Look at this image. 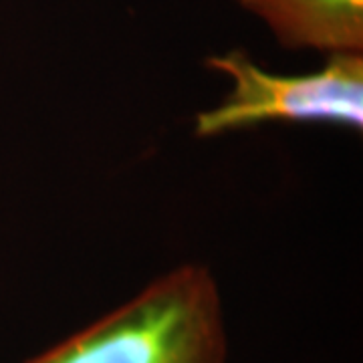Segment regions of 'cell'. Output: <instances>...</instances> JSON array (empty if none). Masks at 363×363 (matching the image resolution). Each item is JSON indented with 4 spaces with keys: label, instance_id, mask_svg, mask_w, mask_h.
<instances>
[{
    "label": "cell",
    "instance_id": "7a4b0ae2",
    "mask_svg": "<svg viewBox=\"0 0 363 363\" xmlns=\"http://www.w3.org/2000/svg\"><path fill=\"white\" fill-rule=\"evenodd\" d=\"M206 65L233 79V91L196 117V135L214 138L267 121L363 128L362 52H333L309 75H272L245 51L210 57Z\"/></svg>",
    "mask_w": 363,
    "mask_h": 363
},
{
    "label": "cell",
    "instance_id": "6da1fadb",
    "mask_svg": "<svg viewBox=\"0 0 363 363\" xmlns=\"http://www.w3.org/2000/svg\"><path fill=\"white\" fill-rule=\"evenodd\" d=\"M226 327L212 272L184 264L25 363H226Z\"/></svg>",
    "mask_w": 363,
    "mask_h": 363
},
{
    "label": "cell",
    "instance_id": "3957f363",
    "mask_svg": "<svg viewBox=\"0 0 363 363\" xmlns=\"http://www.w3.org/2000/svg\"><path fill=\"white\" fill-rule=\"evenodd\" d=\"M286 49L362 52L363 0H236Z\"/></svg>",
    "mask_w": 363,
    "mask_h": 363
}]
</instances>
